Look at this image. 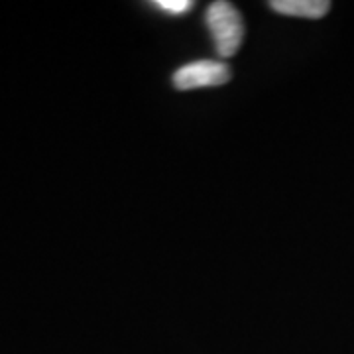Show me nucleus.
Here are the masks:
<instances>
[{
    "mask_svg": "<svg viewBox=\"0 0 354 354\" xmlns=\"http://www.w3.org/2000/svg\"><path fill=\"white\" fill-rule=\"evenodd\" d=\"M205 22L213 36V44H215L218 55L232 57L241 50L242 38H244V24H242L239 8H234L230 2L216 0L207 8Z\"/></svg>",
    "mask_w": 354,
    "mask_h": 354,
    "instance_id": "nucleus-1",
    "label": "nucleus"
},
{
    "mask_svg": "<svg viewBox=\"0 0 354 354\" xmlns=\"http://www.w3.org/2000/svg\"><path fill=\"white\" fill-rule=\"evenodd\" d=\"M230 81V67L215 59H197L179 67L174 73V85L179 91L218 87Z\"/></svg>",
    "mask_w": 354,
    "mask_h": 354,
    "instance_id": "nucleus-2",
    "label": "nucleus"
},
{
    "mask_svg": "<svg viewBox=\"0 0 354 354\" xmlns=\"http://www.w3.org/2000/svg\"><path fill=\"white\" fill-rule=\"evenodd\" d=\"M270 8L286 16L317 20L329 12L330 2L327 0H272Z\"/></svg>",
    "mask_w": 354,
    "mask_h": 354,
    "instance_id": "nucleus-3",
    "label": "nucleus"
},
{
    "mask_svg": "<svg viewBox=\"0 0 354 354\" xmlns=\"http://www.w3.org/2000/svg\"><path fill=\"white\" fill-rule=\"evenodd\" d=\"M153 6L167 14H185L195 4L191 0H158V2H153Z\"/></svg>",
    "mask_w": 354,
    "mask_h": 354,
    "instance_id": "nucleus-4",
    "label": "nucleus"
}]
</instances>
